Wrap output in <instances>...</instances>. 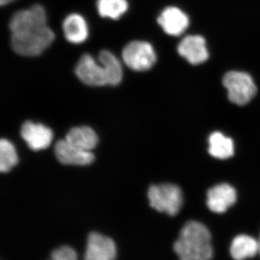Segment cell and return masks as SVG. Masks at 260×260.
<instances>
[{
    "mask_svg": "<svg viewBox=\"0 0 260 260\" xmlns=\"http://www.w3.org/2000/svg\"><path fill=\"white\" fill-rule=\"evenodd\" d=\"M63 31L68 42L73 44H81L88 38V25L83 17L73 13L64 19Z\"/></svg>",
    "mask_w": 260,
    "mask_h": 260,
    "instance_id": "obj_14",
    "label": "cell"
},
{
    "mask_svg": "<svg viewBox=\"0 0 260 260\" xmlns=\"http://www.w3.org/2000/svg\"><path fill=\"white\" fill-rule=\"evenodd\" d=\"M231 254L235 259L254 257L259 252V242L247 235L237 236L231 246Z\"/></svg>",
    "mask_w": 260,
    "mask_h": 260,
    "instance_id": "obj_16",
    "label": "cell"
},
{
    "mask_svg": "<svg viewBox=\"0 0 260 260\" xmlns=\"http://www.w3.org/2000/svg\"><path fill=\"white\" fill-rule=\"evenodd\" d=\"M123 60L135 71L150 70L156 61V54L148 42L133 41L126 44L122 51Z\"/></svg>",
    "mask_w": 260,
    "mask_h": 260,
    "instance_id": "obj_6",
    "label": "cell"
},
{
    "mask_svg": "<svg viewBox=\"0 0 260 260\" xmlns=\"http://www.w3.org/2000/svg\"><path fill=\"white\" fill-rule=\"evenodd\" d=\"M116 246L111 238L96 232L88 235L85 254L86 260H112L116 257Z\"/></svg>",
    "mask_w": 260,
    "mask_h": 260,
    "instance_id": "obj_8",
    "label": "cell"
},
{
    "mask_svg": "<svg viewBox=\"0 0 260 260\" xmlns=\"http://www.w3.org/2000/svg\"><path fill=\"white\" fill-rule=\"evenodd\" d=\"M54 152L56 158L64 165H88L95 158L91 152L78 148L66 140L56 142Z\"/></svg>",
    "mask_w": 260,
    "mask_h": 260,
    "instance_id": "obj_9",
    "label": "cell"
},
{
    "mask_svg": "<svg viewBox=\"0 0 260 260\" xmlns=\"http://www.w3.org/2000/svg\"><path fill=\"white\" fill-rule=\"evenodd\" d=\"M13 1H14V0H0V4L3 6V5L10 4V3H11Z\"/></svg>",
    "mask_w": 260,
    "mask_h": 260,
    "instance_id": "obj_21",
    "label": "cell"
},
{
    "mask_svg": "<svg viewBox=\"0 0 260 260\" xmlns=\"http://www.w3.org/2000/svg\"><path fill=\"white\" fill-rule=\"evenodd\" d=\"M150 205L158 212H165L171 216L179 213L183 204L180 188L172 184L153 185L148 192Z\"/></svg>",
    "mask_w": 260,
    "mask_h": 260,
    "instance_id": "obj_4",
    "label": "cell"
},
{
    "mask_svg": "<svg viewBox=\"0 0 260 260\" xmlns=\"http://www.w3.org/2000/svg\"><path fill=\"white\" fill-rule=\"evenodd\" d=\"M174 249L182 260L211 259L213 250L210 231L200 222L188 221L181 229Z\"/></svg>",
    "mask_w": 260,
    "mask_h": 260,
    "instance_id": "obj_2",
    "label": "cell"
},
{
    "mask_svg": "<svg viewBox=\"0 0 260 260\" xmlns=\"http://www.w3.org/2000/svg\"><path fill=\"white\" fill-rule=\"evenodd\" d=\"M54 39V32L47 25H39L12 34L11 45L20 55L37 56L44 52Z\"/></svg>",
    "mask_w": 260,
    "mask_h": 260,
    "instance_id": "obj_3",
    "label": "cell"
},
{
    "mask_svg": "<svg viewBox=\"0 0 260 260\" xmlns=\"http://www.w3.org/2000/svg\"><path fill=\"white\" fill-rule=\"evenodd\" d=\"M51 258L54 260H75L77 259V254L74 249L64 246L53 251Z\"/></svg>",
    "mask_w": 260,
    "mask_h": 260,
    "instance_id": "obj_20",
    "label": "cell"
},
{
    "mask_svg": "<svg viewBox=\"0 0 260 260\" xmlns=\"http://www.w3.org/2000/svg\"><path fill=\"white\" fill-rule=\"evenodd\" d=\"M178 52L190 64H199L208 58V51L204 38L188 36L178 46Z\"/></svg>",
    "mask_w": 260,
    "mask_h": 260,
    "instance_id": "obj_11",
    "label": "cell"
},
{
    "mask_svg": "<svg viewBox=\"0 0 260 260\" xmlns=\"http://www.w3.org/2000/svg\"><path fill=\"white\" fill-rule=\"evenodd\" d=\"M126 0H98L97 9L102 18L117 20L128 10Z\"/></svg>",
    "mask_w": 260,
    "mask_h": 260,
    "instance_id": "obj_18",
    "label": "cell"
},
{
    "mask_svg": "<svg viewBox=\"0 0 260 260\" xmlns=\"http://www.w3.org/2000/svg\"><path fill=\"white\" fill-rule=\"evenodd\" d=\"M158 23L169 35L179 36L189 26V20L187 15L179 8L169 7L158 17Z\"/></svg>",
    "mask_w": 260,
    "mask_h": 260,
    "instance_id": "obj_13",
    "label": "cell"
},
{
    "mask_svg": "<svg viewBox=\"0 0 260 260\" xmlns=\"http://www.w3.org/2000/svg\"><path fill=\"white\" fill-rule=\"evenodd\" d=\"M47 25V14L42 5H34L26 10H19L12 16L10 29L12 34L39 25Z\"/></svg>",
    "mask_w": 260,
    "mask_h": 260,
    "instance_id": "obj_7",
    "label": "cell"
},
{
    "mask_svg": "<svg viewBox=\"0 0 260 260\" xmlns=\"http://www.w3.org/2000/svg\"><path fill=\"white\" fill-rule=\"evenodd\" d=\"M65 140L75 146L88 151L95 148L99 141L95 132L87 126L72 128L66 135Z\"/></svg>",
    "mask_w": 260,
    "mask_h": 260,
    "instance_id": "obj_15",
    "label": "cell"
},
{
    "mask_svg": "<svg viewBox=\"0 0 260 260\" xmlns=\"http://www.w3.org/2000/svg\"><path fill=\"white\" fill-rule=\"evenodd\" d=\"M223 83L227 89L229 100L237 105H246L255 96L256 87L254 80L244 72H229L224 76Z\"/></svg>",
    "mask_w": 260,
    "mask_h": 260,
    "instance_id": "obj_5",
    "label": "cell"
},
{
    "mask_svg": "<svg viewBox=\"0 0 260 260\" xmlns=\"http://www.w3.org/2000/svg\"><path fill=\"white\" fill-rule=\"evenodd\" d=\"M20 135L32 150L48 148L53 138L51 129L42 124H34L31 121H26L22 125Z\"/></svg>",
    "mask_w": 260,
    "mask_h": 260,
    "instance_id": "obj_10",
    "label": "cell"
},
{
    "mask_svg": "<svg viewBox=\"0 0 260 260\" xmlns=\"http://www.w3.org/2000/svg\"><path fill=\"white\" fill-rule=\"evenodd\" d=\"M258 242H259V254H260V235H259V241H258Z\"/></svg>",
    "mask_w": 260,
    "mask_h": 260,
    "instance_id": "obj_22",
    "label": "cell"
},
{
    "mask_svg": "<svg viewBox=\"0 0 260 260\" xmlns=\"http://www.w3.org/2000/svg\"><path fill=\"white\" fill-rule=\"evenodd\" d=\"M18 155L13 145L8 140H0V171L3 173L9 172L18 164Z\"/></svg>",
    "mask_w": 260,
    "mask_h": 260,
    "instance_id": "obj_19",
    "label": "cell"
},
{
    "mask_svg": "<svg viewBox=\"0 0 260 260\" xmlns=\"http://www.w3.org/2000/svg\"><path fill=\"white\" fill-rule=\"evenodd\" d=\"M209 153L215 158L226 159L234 155V143L222 133H212L209 137Z\"/></svg>",
    "mask_w": 260,
    "mask_h": 260,
    "instance_id": "obj_17",
    "label": "cell"
},
{
    "mask_svg": "<svg viewBox=\"0 0 260 260\" xmlns=\"http://www.w3.org/2000/svg\"><path fill=\"white\" fill-rule=\"evenodd\" d=\"M236 201L237 192L234 188L229 184H218L208 191L207 205L214 213H225Z\"/></svg>",
    "mask_w": 260,
    "mask_h": 260,
    "instance_id": "obj_12",
    "label": "cell"
},
{
    "mask_svg": "<svg viewBox=\"0 0 260 260\" xmlns=\"http://www.w3.org/2000/svg\"><path fill=\"white\" fill-rule=\"evenodd\" d=\"M98 58L99 63L88 54L80 57L75 67V74L80 81L95 87L120 83L123 73L119 59L107 50L101 51Z\"/></svg>",
    "mask_w": 260,
    "mask_h": 260,
    "instance_id": "obj_1",
    "label": "cell"
}]
</instances>
